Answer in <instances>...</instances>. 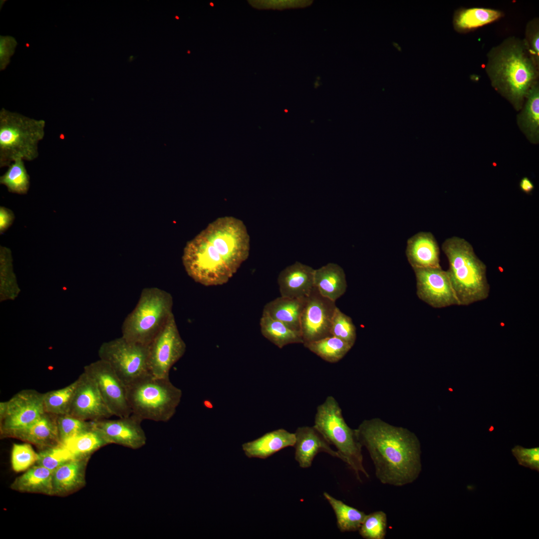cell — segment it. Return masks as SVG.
Listing matches in <instances>:
<instances>
[{
    "label": "cell",
    "instance_id": "1",
    "mask_svg": "<svg viewBox=\"0 0 539 539\" xmlns=\"http://www.w3.org/2000/svg\"><path fill=\"white\" fill-rule=\"evenodd\" d=\"M250 236L244 222L232 216L219 218L184 249L182 262L189 276L206 286L226 283L248 259Z\"/></svg>",
    "mask_w": 539,
    "mask_h": 539
},
{
    "label": "cell",
    "instance_id": "2",
    "mask_svg": "<svg viewBox=\"0 0 539 539\" xmlns=\"http://www.w3.org/2000/svg\"><path fill=\"white\" fill-rule=\"evenodd\" d=\"M356 431L381 484L402 487L419 478L422 468L421 445L414 432L379 418L363 420Z\"/></svg>",
    "mask_w": 539,
    "mask_h": 539
},
{
    "label": "cell",
    "instance_id": "3",
    "mask_svg": "<svg viewBox=\"0 0 539 539\" xmlns=\"http://www.w3.org/2000/svg\"><path fill=\"white\" fill-rule=\"evenodd\" d=\"M538 67L524 41L512 37L490 50L486 71L493 86L519 110L538 82Z\"/></svg>",
    "mask_w": 539,
    "mask_h": 539
},
{
    "label": "cell",
    "instance_id": "4",
    "mask_svg": "<svg viewBox=\"0 0 539 539\" xmlns=\"http://www.w3.org/2000/svg\"><path fill=\"white\" fill-rule=\"evenodd\" d=\"M442 249L449 262L447 271L459 305L486 299L490 292L486 266L476 256L471 244L454 236L447 239Z\"/></svg>",
    "mask_w": 539,
    "mask_h": 539
},
{
    "label": "cell",
    "instance_id": "5",
    "mask_svg": "<svg viewBox=\"0 0 539 539\" xmlns=\"http://www.w3.org/2000/svg\"><path fill=\"white\" fill-rule=\"evenodd\" d=\"M127 391L132 414L142 421H169L182 396V390L169 377H156L149 373L127 385Z\"/></svg>",
    "mask_w": 539,
    "mask_h": 539
},
{
    "label": "cell",
    "instance_id": "6",
    "mask_svg": "<svg viewBox=\"0 0 539 539\" xmlns=\"http://www.w3.org/2000/svg\"><path fill=\"white\" fill-rule=\"evenodd\" d=\"M313 426L330 445L335 447L340 459L353 471L359 482H362L360 474L369 478L363 465V447L356 429L350 428L346 423L341 407L334 397L327 396L317 406Z\"/></svg>",
    "mask_w": 539,
    "mask_h": 539
},
{
    "label": "cell",
    "instance_id": "7",
    "mask_svg": "<svg viewBox=\"0 0 539 539\" xmlns=\"http://www.w3.org/2000/svg\"><path fill=\"white\" fill-rule=\"evenodd\" d=\"M45 121L2 108L0 111V167L14 160L30 161L38 155V144L45 135Z\"/></svg>",
    "mask_w": 539,
    "mask_h": 539
},
{
    "label": "cell",
    "instance_id": "8",
    "mask_svg": "<svg viewBox=\"0 0 539 539\" xmlns=\"http://www.w3.org/2000/svg\"><path fill=\"white\" fill-rule=\"evenodd\" d=\"M173 305L169 292L155 287L144 288L135 307L123 322L122 336L149 345L173 314Z\"/></svg>",
    "mask_w": 539,
    "mask_h": 539
},
{
    "label": "cell",
    "instance_id": "9",
    "mask_svg": "<svg viewBox=\"0 0 539 539\" xmlns=\"http://www.w3.org/2000/svg\"><path fill=\"white\" fill-rule=\"evenodd\" d=\"M149 345L128 340L121 336L102 344L100 359L112 367L126 386L148 374Z\"/></svg>",
    "mask_w": 539,
    "mask_h": 539
},
{
    "label": "cell",
    "instance_id": "10",
    "mask_svg": "<svg viewBox=\"0 0 539 539\" xmlns=\"http://www.w3.org/2000/svg\"><path fill=\"white\" fill-rule=\"evenodd\" d=\"M44 393L33 389L22 390L9 400L0 402V432L2 438H11L45 412Z\"/></svg>",
    "mask_w": 539,
    "mask_h": 539
},
{
    "label": "cell",
    "instance_id": "11",
    "mask_svg": "<svg viewBox=\"0 0 539 539\" xmlns=\"http://www.w3.org/2000/svg\"><path fill=\"white\" fill-rule=\"evenodd\" d=\"M186 350V344L173 314L149 345V373L156 377H169L172 367L183 356Z\"/></svg>",
    "mask_w": 539,
    "mask_h": 539
},
{
    "label": "cell",
    "instance_id": "12",
    "mask_svg": "<svg viewBox=\"0 0 539 539\" xmlns=\"http://www.w3.org/2000/svg\"><path fill=\"white\" fill-rule=\"evenodd\" d=\"M84 371L96 382L102 397L113 415L118 417L132 414L127 386L105 361L99 359L86 365Z\"/></svg>",
    "mask_w": 539,
    "mask_h": 539
},
{
    "label": "cell",
    "instance_id": "13",
    "mask_svg": "<svg viewBox=\"0 0 539 539\" xmlns=\"http://www.w3.org/2000/svg\"><path fill=\"white\" fill-rule=\"evenodd\" d=\"M335 302L322 296L314 286L306 298L300 319L303 344L331 336Z\"/></svg>",
    "mask_w": 539,
    "mask_h": 539
},
{
    "label": "cell",
    "instance_id": "14",
    "mask_svg": "<svg viewBox=\"0 0 539 539\" xmlns=\"http://www.w3.org/2000/svg\"><path fill=\"white\" fill-rule=\"evenodd\" d=\"M418 297L434 308L459 305L448 273L441 267L414 270Z\"/></svg>",
    "mask_w": 539,
    "mask_h": 539
},
{
    "label": "cell",
    "instance_id": "15",
    "mask_svg": "<svg viewBox=\"0 0 539 539\" xmlns=\"http://www.w3.org/2000/svg\"><path fill=\"white\" fill-rule=\"evenodd\" d=\"M68 414L89 421L108 419L113 416L105 403L96 382L84 371L77 379Z\"/></svg>",
    "mask_w": 539,
    "mask_h": 539
},
{
    "label": "cell",
    "instance_id": "16",
    "mask_svg": "<svg viewBox=\"0 0 539 539\" xmlns=\"http://www.w3.org/2000/svg\"><path fill=\"white\" fill-rule=\"evenodd\" d=\"M142 420L131 414L117 419H104L92 421L108 444H116L133 450L146 443L147 437L141 427Z\"/></svg>",
    "mask_w": 539,
    "mask_h": 539
},
{
    "label": "cell",
    "instance_id": "17",
    "mask_svg": "<svg viewBox=\"0 0 539 539\" xmlns=\"http://www.w3.org/2000/svg\"><path fill=\"white\" fill-rule=\"evenodd\" d=\"M294 434V459L300 468L311 467L314 458L320 452L340 459L338 452L331 448L330 444L313 426L299 427Z\"/></svg>",
    "mask_w": 539,
    "mask_h": 539
},
{
    "label": "cell",
    "instance_id": "18",
    "mask_svg": "<svg viewBox=\"0 0 539 539\" xmlns=\"http://www.w3.org/2000/svg\"><path fill=\"white\" fill-rule=\"evenodd\" d=\"M314 270L296 262L283 270L277 282L280 296L290 298H305L314 287Z\"/></svg>",
    "mask_w": 539,
    "mask_h": 539
},
{
    "label": "cell",
    "instance_id": "19",
    "mask_svg": "<svg viewBox=\"0 0 539 539\" xmlns=\"http://www.w3.org/2000/svg\"><path fill=\"white\" fill-rule=\"evenodd\" d=\"M406 255L413 270L441 267L439 246L430 232H420L410 238Z\"/></svg>",
    "mask_w": 539,
    "mask_h": 539
},
{
    "label": "cell",
    "instance_id": "20",
    "mask_svg": "<svg viewBox=\"0 0 539 539\" xmlns=\"http://www.w3.org/2000/svg\"><path fill=\"white\" fill-rule=\"evenodd\" d=\"M90 459H72L53 472L52 496L64 497L86 485L85 473Z\"/></svg>",
    "mask_w": 539,
    "mask_h": 539
},
{
    "label": "cell",
    "instance_id": "21",
    "mask_svg": "<svg viewBox=\"0 0 539 539\" xmlns=\"http://www.w3.org/2000/svg\"><path fill=\"white\" fill-rule=\"evenodd\" d=\"M11 438L32 444L39 450L61 443L57 425V416L45 412L25 429L17 432Z\"/></svg>",
    "mask_w": 539,
    "mask_h": 539
},
{
    "label": "cell",
    "instance_id": "22",
    "mask_svg": "<svg viewBox=\"0 0 539 539\" xmlns=\"http://www.w3.org/2000/svg\"><path fill=\"white\" fill-rule=\"evenodd\" d=\"M295 441L294 433L280 428L243 444L242 449L249 458L265 459L286 447H293Z\"/></svg>",
    "mask_w": 539,
    "mask_h": 539
},
{
    "label": "cell",
    "instance_id": "23",
    "mask_svg": "<svg viewBox=\"0 0 539 539\" xmlns=\"http://www.w3.org/2000/svg\"><path fill=\"white\" fill-rule=\"evenodd\" d=\"M314 285L322 296L335 302L345 292L347 286L343 269L334 263L314 270Z\"/></svg>",
    "mask_w": 539,
    "mask_h": 539
},
{
    "label": "cell",
    "instance_id": "24",
    "mask_svg": "<svg viewBox=\"0 0 539 539\" xmlns=\"http://www.w3.org/2000/svg\"><path fill=\"white\" fill-rule=\"evenodd\" d=\"M53 472L35 464L15 478L10 488L20 493L52 496Z\"/></svg>",
    "mask_w": 539,
    "mask_h": 539
},
{
    "label": "cell",
    "instance_id": "25",
    "mask_svg": "<svg viewBox=\"0 0 539 539\" xmlns=\"http://www.w3.org/2000/svg\"><path fill=\"white\" fill-rule=\"evenodd\" d=\"M306 298H290L280 296L267 303L262 313L282 322L292 330L300 332V319Z\"/></svg>",
    "mask_w": 539,
    "mask_h": 539
},
{
    "label": "cell",
    "instance_id": "26",
    "mask_svg": "<svg viewBox=\"0 0 539 539\" xmlns=\"http://www.w3.org/2000/svg\"><path fill=\"white\" fill-rule=\"evenodd\" d=\"M501 11L484 7H472L458 9L453 16L454 29L460 32L475 29L502 17Z\"/></svg>",
    "mask_w": 539,
    "mask_h": 539
},
{
    "label": "cell",
    "instance_id": "27",
    "mask_svg": "<svg viewBox=\"0 0 539 539\" xmlns=\"http://www.w3.org/2000/svg\"><path fill=\"white\" fill-rule=\"evenodd\" d=\"M62 444L73 459H90L96 451L109 445L93 422L91 428Z\"/></svg>",
    "mask_w": 539,
    "mask_h": 539
},
{
    "label": "cell",
    "instance_id": "28",
    "mask_svg": "<svg viewBox=\"0 0 539 539\" xmlns=\"http://www.w3.org/2000/svg\"><path fill=\"white\" fill-rule=\"evenodd\" d=\"M260 326L263 336L279 348L290 344H303L300 331L292 330L266 313H262Z\"/></svg>",
    "mask_w": 539,
    "mask_h": 539
},
{
    "label": "cell",
    "instance_id": "29",
    "mask_svg": "<svg viewBox=\"0 0 539 539\" xmlns=\"http://www.w3.org/2000/svg\"><path fill=\"white\" fill-rule=\"evenodd\" d=\"M518 121L521 129L533 143L538 142L539 132V86L536 83L529 90Z\"/></svg>",
    "mask_w": 539,
    "mask_h": 539
},
{
    "label": "cell",
    "instance_id": "30",
    "mask_svg": "<svg viewBox=\"0 0 539 539\" xmlns=\"http://www.w3.org/2000/svg\"><path fill=\"white\" fill-rule=\"evenodd\" d=\"M323 495L334 511L339 530L342 533L358 531L366 514L335 499L327 492H324Z\"/></svg>",
    "mask_w": 539,
    "mask_h": 539
},
{
    "label": "cell",
    "instance_id": "31",
    "mask_svg": "<svg viewBox=\"0 0 539 539\" xmlns=\"http://www.w3.org/2000/svg\"><path fill=\"white\" fill-rule=\"evenodd\" d=\"M303 345L323 360L330 363L340 360L352 347L344 341L332 335Z\"/></svg>",
    "mask_w": 539,
    "mask_h": 539
},
{
    "label": "cell",
    "instance_id": "32",
    "mask_svg": "<svg viewBox=\"0 0 539 539\" xmlns=\"http://www.w3.org/2000/svg\"><path fill=\"white\" fill-rule=\"evenodd\" d=\"M76 385L77 379L64 387L44 393L45 412L56 416L68 414Z\"/></svg>",
    "mask_w": 539,
    "mask_h": 539
},
{
    "label": "cell",
    "instance_id": "33",
    "mask_svg": "<svg viewBox=\"0 0 539 539\" xmlns=\"http://www.w3.org/2000/svg\"><path fill=\"white\" fill-rule=\"evenodd\" d=\"M8 167L5 173L0 177V184L5 185L10 193L27 194L30 186V177L24 160L16 159Z\"/></svg>",
    "mask_w": 539,
    "mask_h": 539
},
{
    "label": "cell",
    "instance_id": "34",
    "mask_svg": "<svg viewBox=\"0 0 539 539\" xmlns=\"http://www.w3.org/2000/svg\"><path fill=\"white\" fill-rule=\"evenodd\" d=\"M10 250L6 247L0 249V278L2 299H12L19 291L13 271Z\"/></svg>",
    "mask_w": 539,
    "mask_h": 539
},
{
    "label": "cell",
    "instance_id": "35",
    "mask_svg": "<svg viewBox=\"0 0 539 539\" xmlns=\"http://www.w3.org/2000/svg\"><path fill=\"white\" fill-rule=\"evenodd\" d=\"M387 517L382 511L367 515L358 532L365 539H384L387 533Z\"/></svg>",
    "mask_w": 539,
    "mask_h": 539
},
{
    "label": "cell",
    "instance_id": "36",
    "mask_svg": "<svg viewBox=\"0 0 539 539\" xmlns=\"http://www.w3.org/2000/svg\"><path fill=\"white\" fill-rule=\"evenodd\" d=\"M330 333L331 335L344 341L352 347L355 342L356 327L352 319L337 307L332 316Z\"/></svg>",
    "mask_w": 539,
    "mask_h": 539
},
{
    "label": "cell",
    "instance_id": "37",
    "mask_svg": "<svg viewBox=\"0 0 539 539\" xmlns=\"http://www.w3.org/2000/svg\"><path fill=\"white\" fill-rule=\"evenodd\" d=\"M57 425L59 439L63 443L91 428L92 422L67 414L57 416Z\"/></svg>",
    "mask_w": 539,
    "mask_h": 539
},
{
    "label": "cell",
    "instance_id": "38",
    "mask_svg": "<svg viewBox=\"0 0 539 539\" xmlns=\"http://www.w3.org/2000/svg\"><path fill=\"white\" fill-rule=\"evenodd\" d=\"M38 454L32 448L30 444L14 443L12 445L10 462L12 470L16 472L26 471L35 464Z\"/></svg>",
    "mask_w": 539,
    "mask_h": 539
},
{
    "label": "cell",
    "instance_id": "39",
    "mask_svg": "<svg viewBox=\"0 0 539 539\" xmlns=\"http://www.w3.org/2000/svg\"><path fill=\"white\" fill-rule=\"evenodd\" d=\"M38 454V458L35 464L53 471L65 463L73 459L62 443L40 450Z\"/></svg>",
    "mask_w": 539,
    "mask_h": 539
},
{
    "label": "cell",
    "instance_id": "40",
    "mask_svg": "<svg viewBox=\"0 0 539 539\" xmlns=\"http://www.w3.org/2000/svg\"><path fill=\"white\" fill-rule=\"evenodd\" d=\"M539 25L537 18L529 21L526 29L525 46L535 63H539Z\"/></svg>",
    "mask_w": 539,
    "mask_h": 539
},
{
    "label": "cell",
    "instance_id": "41",
    "mask_svg": "<svg viewBox=\"0 0 539 539\" xmlns=\"http://www.w3.org/2000/svg\"><path fill=\"white\" fill-rule=\"evenodd\" d=\"M519 465L533 470L539 471V448H524L516 445L512 449Z\"/></svg>",
    "mask_w": 539,
    "mask_h": 539
},
{
    "label": "cell",
    "instance_id": "42",
    "mask_svg": "<svg viewBox=\"0 0 539 539\" xmlns=\"http://www.w3.org/2000/svg\"><path fill=\"white\" fill-rule=\"evenodd\" d=\"M254 5L259 8L283 9L304 7L310 5L312 0H259L253 2Z\"/></svg>",
    "mask_w": 539,
    "mask_h": 539
},
{
    "label": "cell",
    "instance_id": "43",
    "mask_svg": "<svg viewBox=\"0 0 539 539\" xmlns=\"http://www.w3.org/2000/svg\"><path fill=\"white\" fill-rule=\"evenodd\" d=\"M1 66H4L8 62L7 59L12 54L15 47V41L12 37H3L0 39Z\"/></svg>",
    "mask_w": 539,
    "mask_h": 539
},
{
    "label": "cell",
    "instance_id": "44",
    "mask_svg": "<svg viewBox=\"0 0 539 539\" xmlns=\"http://www.w3.org/2000/svg\"><path fill=\"white\" fill-rule=\"evenodd\" d=\"M14 220L12 211L4 207H0V234H3L12 225Z\"/></svg>",
    "mask_w": 539,
    "mask_h": 539
},
{
    "label": "cell",
    "instance_id": "45",
    "mask_svg": "<svg viewBox=\"0 0 539 539\" xmlns=\"http://www.w3.org/2000/svg\"><path fill=\"white\" fill-rule=\"evenodd\" d=\"M520 187L522 191L529 194L534 190V185L528 178L524 177L520 181Z\"/></svg>",
    "mask_w": 539,
    "mask_h": 539
}]
</instances>
